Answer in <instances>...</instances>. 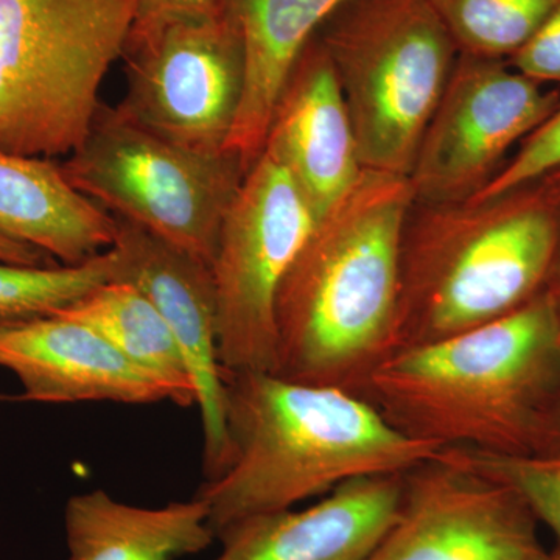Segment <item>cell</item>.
I'll list each match as a JSON object with an SVG mask.
<instances>
[{
	"label": "cell",
	"mask_w": 560,
	"mask_h": 560,
	"mask_svg": "<svg viewBox=\"0 0 560 560\" xmlns=\"http://www.w3.org/2000/svg\"><path fill=\"white\" fill-rule=\"evenodd\" d=\"M545 200L550 201L551 205L560 206V168L559 171L544 176V178L530 184ZM528 187V186H526Z\"/></svg>",
	"instance_id": "obj_28"
},
{
	"label": "cell",
	"mask_w": 560,
	"mask_h": 560,
	"mask_svg": "<svg viewBox=\"0 0 560 560\" xmlns=\"http://www.w3.org/2000/svg\"><path fill=\"white\" fill-rule=\"evenodd\" d=\"M0 368L16 375L24 400L172 401L162 383L121 355L101 334L60 315L0 326Z\"/></svg>",
	"instance_id": "obj_15"
},
{
	"label": "cell",
	"mask_w": 560,
	"mask_h": 560,
	"mask_svg": "<svg viewBox=\"0 0 560 560\" xmlns=\"http://www.w3.org/2000/svg\"><path fill=\"white\" fill-rule=\"evenodd\" d=\"M345 0H221L241 36L245 86L226 151L249 171L267 142L272 110L302 49Z\"/></svg>",
	"instance_id": "obj_16"
},
{
	"label": "cell",
	"mask_w": 560,
	"mask_h": 560,
	"mask_svg": "<svg viewBox=\"0 0 560 560\" xmlns=\"http://www.w3.org/2000/svg\"><path fill=\"white\" fill-rule=\"evenodd\" d=\"M464 463L514 490L537 522L556 534L560 547V455H497L445 448Z\"/></svg>",
	"instance_id": "obj_22"
},
{
	"label": "cell",
	"mask_w": 560,
	"mask_h": 560,
	"mask_svg": "<svg viewBox=\"0 0 560 560\" xmlns=\"http://www.w3.org/2000/svg\"><path fill=\"white\" fill-rule=\"evenodd\" d=\"M221 0H138L132 27L142 28L165 22L208 20L219 16Z\"/></svg>",
	"instance_id": "obj_25"
},
{
	"label": "cell",
	"mask_w": 560,
	"mask_h": 560,
	"mask_svg": "<svg viewBox=\"0 0 560 560\" xmlns=\"http://www.w3.org/2000/svg\"><path fill=\"white\" fill-rule=\"evenodd\" d=\"M316 217L278 154L264 149L221 224L212 276L224 371L278 366L276 298Z\"/></svg>",
	"instance_id": "obj_8"
},
{
	"label": "cell",
	"mask_w": 560,
	"mask_h": 560,
	"mask_svg": "<svg viewBox=\"0 0 560 560\" xmlns=\"http://www.w3.org/2000/svg\"><path fill=\"white\" fill-rule=\"evenodd\" d=\"M0 234L75 265L114 245L117 221L69 183L61 164L0 151Z\"/></svg>",
	"instance_id": "obj_17"
},
{
	"label": "cell",
	"mask_w": 560,
	"mask_h": 560,
	"mask_svg": "<svg viewBox=\"0 0 560 560\" xmlns=\"http://www.w3.org/2000/svg\"><path fill=\"white\" fill-rule=\"evenodd\" d=\"M545 86H560V0L528 43L506 61Z\"/></svg>",
	"instance_id": "obj_24"
},
{
	"label": "cell",
	"mask_w": 560,
	"mask_h": 560,
	"mask_svg": "<svg viewBox=\"0 0 560 560\" xmlns=\"http://www.w3.org/2000/svg\"><path fill=\"white\" fill-rule=\"evenodd\" d=\"M264 149L289 168L316 221L364 171L340 81L316 35L280 91Z\"/></svg>",
	"instance_id": "obj_14"
},
{
	"label": "cell",
	"mask_w": 560,
	"mask_h": 560,
	"mask_svg": "<svg viewBox=\"0 0 560 560\" xmlns=\"http://www.w3.org/2000/svg\"><path fill=\"white\" fill-rule=\"evenodd\" d=\"M127 92L117 109L160 138L205 154L228 153L245 86L241 36L220 13L131 27Z\"/></svg>",
	"instance_id": "obj_9"
},
{
	"label": "cell",
	"mask_w": 560,
	"mask_h": 560,
	"mask_svg": "<svg viewBox=\"0 0 560 560\" xmlns=\"http://www.w3.org/2000/svg\"><path fill=\"white\" fill-rule=\"evenodd\" d=\"M460 55L508 61L559 0H429Z\"/></svg>",
	"instance_id": "obj_21"
},
{
	"label": "cell",
	"mask_w": 560,
	"mask_h": 560,
	"mask_svg": "<svg viewBox=\"0 0 560 560\" xmlns=\"http://www.w3.org/2000/svg\"><path fill=\"white\" fill-rule=\"evenodd\" d=\"M232 459L195 495L215 537L243 518L291 510L342 482L405 474L444 448L397 430L370 400L272 372L223 370Z\"/></svg>",
	"instance_id": "obj_2"
},
{
	"label": "cell",
	"mask_w": 560,
	"mask_h": 560,
	"mask_svg": "<svg viewBox=\"0 0 560 560\" xmlns=\"http://www.w3.org/2000/svg\"><path fill=\"white\" fill-rule=\"evenodd\" d=\"M116 217V215H114ZM116 279L142 291L171 327L189 368L200 410L202 471L215 480L230 467L223 368L219 359V311L212 268L138 224L116 217Z\"/></svg>",
	"instance_id": "obj_12"
},
{
	"label": "cell",
	"mask_w": 560,
	"mask_h": 560,
	"mask_svg": "<svg viewBox=\"0 0 560 560\" xmlns=\"http://www.w3.org/2000/svg\"><path fill=\"white\" fill-rule=\"evenodd\" d=\"M560 388V318L551 287L511 315L383 360L361 396L416 440L530 455Z\"/></svg>",
	"instance_id": "obj_3"
},
{
	"label": "cell",
	"mask_w": 560,
	"mask_h": 560,
	"mask_svg": "<svg viewBox=\"0 0 560 560\" xmlns=\"http://www.w3.org/2000/svg\"><path fill=\"white\" fill-rule=\"evenodd\" d=\"M116 271L113 248L75 265L28 267L0 260V326L60 315L114 282Z\"/></svg>",
	"instance_id": "obj_20"
},
{
	"label": "cell",
	"mask_w": 560,
	"mask_h": 560,
	"mask_svg": "<svg viewBox=\"0 0 560 560\" xmlns=\"http://www.w3.org/2000/svg\"><path fill=\"white\" fill-rule=\"evenodd\" d=\"M550 287H551L552 293H555L556 304H558V312H559V318H560V246H559L558 260H556L555 271H552V276H551V280H550Z\"/></svg>",
	"instance_id": "obj_29"
},
{
	"label": "cell",
	"mask_w": 560,
	"mask_h": 560,
	"mask_svg": "<svg viewBox=\"0 0 560 560\" xmlns=\"http://www.w3.org/2000/svg\"><path fill=\"white\" fill-rule=\"evenodd\" d=\"M404 474L342 482L305 510L268 512L221 530L213 560H366L399 510Z\"/></svg>",
	"instance_id": "obj_13"
},
{
	"label": "cell",
	"mask_w": 560,
	"mask_h": 560,
	"mask_svg": "<svg viewBox=\"0 0 560 560\" xmlns=\"http://www.w3.org/2000/svg\"><path fill=\"white\" fill-rule=\"evenodd\" d=\"M61 168L84 197L208 265L245 176L231 153L183 149L105 105Z\"/></svg>",
	"instance_id": "obj_7"
},
{
	"label": "cell",
	"mask_w": 560,
	"mask_h": 560,
	"mask_svg": "<svg viewBox=\"0 0 560 560\" xmlns=\"http://www.w3.org/2000/svg\"><path fill=\"white\" fill-rule=\"evenodd\" d=\"M537 526L514 490L444 448L405 471L396 518L366 560H545Z\"/></svg>",
	"instance_id": "obj_11"
},
{
	"label": "cell",
	"mask_w": 560,
	"mask_h": 560,
	"mask_svg": "<svg viewBox=\"0 0 560 560\" xmlns=\"http://www.w3.org/2000/svg\"><path fill=\"white\" fill-rule=\"evenodd\" d=\"M559 105V88L506 61L459 54L408 173L415 201L474 200Z\"/></svg>",
	"instance_id": "obj_10"
},
{
	"label": "cell",
	"mask_w": 560,
	"mask_h": 560,
	"mask_svg": "<svg viewBox=\"0 0 560 560\" xmlns=\"http://www.w3.org/2000/svg\"><path fill=\"white\" fill-rule=\"evenodd\" d=\"M0 260L10 261V264L28 265V267H43V265L58 264L47 256L43 250L33 248L25 243L13 241L0 234Z\"/></svg>",
	"instance_id": "obj_26"
},
{
	"label": "cell",
	"mask_w": 560,
	"mask_h": 560,
	"mask_svg": "<svg viewBox=\"0 0 560 560\" xmlns=\"http://www.w3.org/2000/svg\"><path fill=\"white\" fill-rule=\"evenodd\" d=\"M316 36L364 171L408 176L459 51L429 0H345Z\"/></svg>",
	"instance_id": "obj_6"
},
{
	"label": "cell",
	"mask_w": 560,
	"mask_h": 560,
	"mask_svg": "<svg viewBox=\"0 0 560 560\" xmlns=\"http://www.w3.org/2000/svg\"><path fill=\"white\" fill-rule=\"evenodd\" d=\"M539 455H560V388L551 400L541 423L539 444L537 451Z\"/></svg>",
	"instance_id": "obj_27"
},
{
	"label": "cell",
	"mask_w": 560,
	"mask_h": 560,
	"mask_svg": "<svg viewBox=\"0 0 560 560\" xmlns=\"http://www.w3.org/2000/svg\"><path fill=\"white\" fill-rule=\"evenodd\" d=\"M559 246L560 206L533 186L481 202L415 201L401 237L396 350L518 311L550 285Z\"/></svg>",
	"instance_id": "obj_4"
},
{
	"label": "cell",
	"mask_w": 560,
	"mask_h": 560,
	"mask_svg": "<svg viewBox=\"0 0 560 560\" xmlns=\"http://www.w3.org/2000/svg\"><path fill=\"white\" fill-rule=\"evenodd\" d=\"M545 560H560V547L556 548L555 551L548 552L547 559Z\"/></svg>",
	"instance_id": "obj_30"
},
{
	"label": "cell",
	"mask_w": 560,
	"mask_h": 560,
	"mask_svg": "<svg viewBox=\"0 0 560 560\" xmlns=\"http://www.w3.org/2000/svg\"><path fill=\"white\" fill-rule=\"evenodd\" d=\"M68 560H175L208 550L215 534L197 495L162 508L121 503L103 489L70 497Z\"/></svg>",
	"instance_id": "obj_18"
},
{
	"label": "cell",
	"mask_w": 560,
	"mask_h": 560,
	"mask_svg": "<svg viewBox=\"0 0 560 560\" xmlns=\"http://www.w3.org/2000/svg\"><path fill=\"white\" fill-rule=\"evenodd\" d=\"M410 179L363 171L302 243L276 298L275 374L361 396L396 350Z\"/></svg>",
	"instance_id": "obj_1"
},
{
	"label": "cell",
	"mask_w": 560,
	"mask_h": 560,
	"mask_svg": "<svg viewBox=\"0 0 560 560\" xmlns=\"http://www.w3.org/2000/svg\"><path fill=\"white\" fill-rule=\"evenodd\" d=\"M138 0H0V151L69 156L102 108Z\"/></svg>",
	"instance_id": "obj_5"
},
{
	"label": "cell",
	"mask_w": 560,
	"mask_h": 560,
	"mask_svg": "<svg viewBox=\"0 0 560 560\" xmlns=\"http://www.w3.org/2000/svg\"><path fill=\"white\" fill-rule=\"evenodd\" d=\"M60 316L101 334L121 355L162 383L173 404L186 408L197 405L189 368L171 327L153 302L131 283H105Z\"/></svg>",
	"instance_id": "obj_19"
},
{
	"label": "cell",
	"mask_w": 560,
	"mask_h": 560,
	"mask_svg": "<svg viewBox=\"0 0 560 560\" xmlns=\"http://www.w3.org/2000/svg\"><path fill=\"white\" fill-rule=\"evenodd\" d=\"M560 168V105L523 140L499 175L470 202L493 200L523 189ZM469 202V201H467Z\"/></svg>",
	"instance_id": "obj_23"
}]
</instances>
